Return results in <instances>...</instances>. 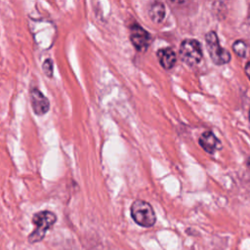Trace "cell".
Here are the masks:
<instances>
[{
	"label": "cell",
	"mask_w": 250,
	"mask_h": 250,
	"mask_svg": "<svg viewBox=\"0 0 250 250\" xmlns=\"http://www.w3.org/2000/svg\"><path fill=\"white\" fill-rule=\"evenodd\" d=\"M244 70H245V74L247 75V77H248V78H249V80H250V60H249V61H248V62L246 63Z\"/></svg>",
	"instance_id": "cell-12"
},
{
	"label": "cell",
	"mask_w": 250,
	"mask_h": 250,
	"mask_svg": "<svg viewBox=\"0 0 250 250\" xmlns=\"http://www.w3.org/2000/svg\"><path fill=\"white\" fill-rule=\"evenodd\" d=\"M130 41L138 51L145 52L150 45L151 36L141 25L134 23L130 30Z\"/></svg>",
	"instance_id": "cell-5"
},
{
	"label": "cell",
	"mask_w": 250,
	"mask_h": 250,
	"mask_svg": "<svg viewBox=\"0 0 250 250\" xmlns=\"http://www.w3.org/2000/svg\"><path fill=\"white\" fill-rule=\"evenodd\" d=\"M31 222L35 228L28 235L27 240L29 243L33 244L41 241L44 238L46 232L56 224L57 216L51 211L43 210L35 213L32 216Z\"/></svg>",
	"instance_id": "cell-1"
},
{
	"label": "cell",
	"mask_w": 250,
	"mask_h": 250,
	"mask_svg": "<svg viewBox=\"0 0 250 250\" xmlns=\"http://www.w3.org/2000/svg\"><path fill=\"white\" fill-rule=\"evenodd\" d=\"M53 62L51 59H47L44 61L43 62V65H42V68H43V71L44 73L48 76V77H53Z\"/></svg>",
	"instance_id": "cell-11"
},
{
	"label": "cell",
	"mask_w": 250,
	"mask_h": 250,
	"mask_svg": "<svg viewBox=\"0 0 250 250\" xmlns=\"http://www.w3.org/2000/svg\"><path fill=\"white\" fill-rule=\"evenodd\" d=\"M205 43L211 61L217 65H223L229 62L231 57L229 52L220 45L218 35L211 30L205 34Z\"/></svg>",
	"instance_id": "cell-3"
},
{
	"label": "cell",
	"mask_w": 250,
	"mask_h": 250,
	"mask_svg": "<svg viewBox=\"0 0 250 250\" xmlns=\"http://www.w3.org/2000/svg\"><path fill=\"white\" fill-rule=\"evenodd\" d=\"M199 146L208 153H214L222 148L221 141L211 131L203 132L198 139Z\"/></svg>",
	"instance_id": "cell-7"
},
{
	"label": "cell",
	"mask_w": 250,
	"mask_h": 250,
	"mask_svg": "<svg viewBox=\"0 0 250 250\" xmlns=\"http://www.w3.org/2000/svg\"><path fill=\"white\" fill-rule=\"evenodd\" d=\"M249 120H250V109H249Z\"/></svg>",
	"instance_id": "cell-14"
},
{
	"label": "cell",
	"mask_w": 250,
	"mask_h": 250,
	"mask_svg": "<svg viewBox=\"0 0 250 250\" xmlns=\"http://www.w3.org/2000/svg\"><path fill=\"white\" fill-rule=\"evenodd\" d=\"M156 56H157L160 65L167 70L171 69L176 64L177 55L171 47L159 49L156 53Z\"/></svg>",
	"instance_id": "cell-8"
},
{
	"label": "cell",
	"mask_w": 250,
	"mask_h": 250,
	"mask_svg": "<svg viewBox=\"0 0 250 250\" xmlns=\"http://www.w3.org/2000/svg\"><path fill=\"white\" fill-rule=\"evenodd\" d=\"M130 213L134 222L143 228H150L156 222L152 206L143 199H137L132 203Z\"/></svg>",
	"instance_id": "cell-2"
},
{
	"label": "cell",
	"mask_w": 250,
	"mask_h": 250,
	"mask_svg": "<svg viewBox=\"0 0 250 250\" xmlns=\"http://www.w3.org/2000/svg\"><path fill=\"white\" fill-rule=\"evenodd\" d=\"M30 97V104L33 112L36 115L42 116L47 113L50 109V102L49 100L39 91L37 88L33 87L29 92Z\"/></svg>",
	"instance_id": "cell-6"
},
{
	"label": "cell",
	"mask_w": 250,
	"mask_h": 250,
	"mask_svg": "<svg viewBox=\"0 0 250 250\" xmlns=\"http://www.w3.org/2000/svg\"><path fill=\"white\" fill-rule=\"evenodd\" d=\"M232 51L238 56V57H245L247 52V45L243 40H236L232 44Z\"/></svg>",
	"instance_id": "cell-10"
},
{
	"label": "cell",
	"mask_w": 250,
	"mask_h": 250,
	"mask_svg": "<svg viewBox=\"0 0 250 250\" xmlns=\"http://www.w3.org/2000/svg\"><path fill=\"white\" fill-rule=\"evenodd\" d=\"M180 59L188 65L194 66L198 64L203 57L201 44L198 40L192 38L184 39L179 49Z\"/></svg>",
	"instance_id": "cell-4"
},
{
	"label": "cell",
	"mask_w": 250,
	"mask_h": 250,
	"mask_svg": "<svg viewBox=\"0 0 250 250\" xmlns=\"http://www.w3.org/2000/svg\"><path fill=\"white\" fill-rule=\"evenodd\" d=\"M246 166L248 167V169H250V156L246 159Z\"/></svg>",
	"instance_id": "cell-13"
},
{
	"label": "cell",
	"mask_w": 250,
	"mask_h": 250,
	"mask_svg": "<svg viewBox=\"0 0 250 250\" xmlns=\"http://www.w3.org/2000/svg\"><path fill=\"white\" fill-rule=\"evenodd\" d=\"M148 16L153 22H160L165 17V6L162 2H153L148 9Z\"/></svg>",
	"instance_id": "cell-9"
}]
</instances>
